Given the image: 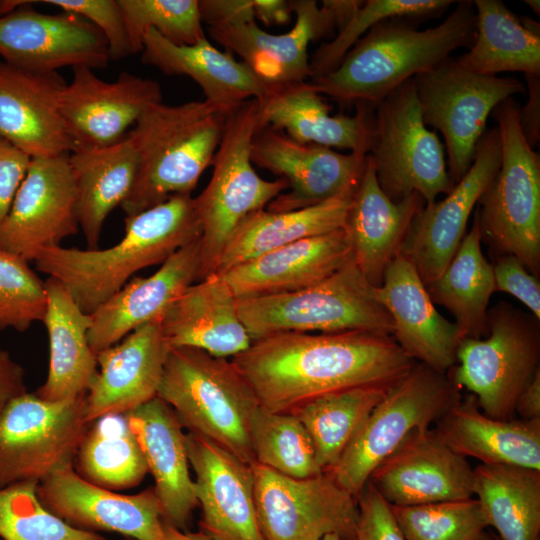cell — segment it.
<instances>
[{
	"label": "cell",
	"instance_id": "obj_1",
	"mask_svg": "<svg viewBox=\"0 0 540 540\" xmlns=\"http://www.w3.org/2000/svg\"><path fill=\"white\" fill-rule=\"evenodd\" d=\"M231 361L260 406L275 413L344 389L392 384L416 363L391 335L363 331L270 334Z\"/></svg>",
	"mask_w": 540,
	"mask_h": 540
},
{
	"label": "cell",
	"instance_id": "obj_2",
	"mask_svg": "<svg viewBox=\"0 0 540 540\" xmlns=\"http://www.w3.org/2000/svg\"><path fill=\"white\" fill-rule=\"evenodd\" d=\"M200 235L194 198L175 195L125 217V234L112 247L41 248L36 251L33 262L38 271L60 281L80 309L90 315L137 271L164 263Z\"/></svg>",
	"mask_w": 540,
	"mask_h": 540
},
{
	"label": "cell",
	"instance_id": "obj_3",
	"mask_svg": "<svg viewBox=\"0 0 540 540\" xmlns=\"http://www.w3.org/2000/svg\"><path fill=\"white\" fill-rule=\"evenodd\" d=\"M440 24L418 30L401 18L374 25L329 74L310 84L341 103L375 105L416 75L429 71L476 35L473 1L456 2Z\"/></svg>",
	"mask_w": 540,
	"mask_h": 540
},
{
	"label": "cell",
	"instance_id": "obj_4",
	"mask_svg": "<svg viewBox=\"0 0 540 540\" xmlns=\"http://www.w3.org/2000/svg\"><path fill=\"white\" fill-rule=\"evenodd\" d=\"M231 109L209 101L149 107L127 133L137 156L134 185L122 203L126 217L175 195H191L212 164Z\"/></svg>",
	"mask_w": 540,
	"mask_h": 540
},
{
	"label": "cell",
	"instance_id": "obj_5",
	"mask_svg": "<svg viewBox=\"0 0 540 540\" xmlns=\"http://www.w3.org/2000/svg\"><path fill=\"white\" fill-rule=\"evenodd\" d=\"M157 396L189 433L246 464L255 463L251 425L260 404L231 360L195 348H171Z\"/></svg>",
	"mask_w": 540,
	"mask_h": 540
},
{
	"label": "cell",
	"instance_id": "obj_6",
	"mask_svg": "<svg viewBox=\"0 0 540 540\" xmlns=\"http://www.w3.org/2000/svg\"><path fill=\"white\" fill-rule=\"evenodd\" d=\"M494 115L501 141L500 167L475 211L481 241L495 255L516 256L540 273V157L526 141L519 106L509 98Z\"/></svg>",
	"mask_w": 540,
	"mask_h": 540
},
{
	"label": "cell",
	"instance_id": "obj_7",
	"mask_svg": "<svg viewBox=\"0 0 540 540\" xmlns=\"http://www.w3.org/2000/svg\"><path fill=\"white\" fill-rule=\"evenodd\" d=\"M238 315L252 340L280 332L393 334L391 316L352 260L309 287L237 299Z\"/></svg>",
	"mask_w": 540,
	"mask_h": 540
},
{
	"label": "cell",
	"instance_id": "obj_8",
	"mask_svg": "<svg viewBox=\"0 0 540 540\" xmlns=\"http://www.w3.org/2000/svg\"><path fill=\"white\" fill-rule=\"evenodd\" d=\"M257 112V99L246 100L228 112L211 178L194 198L201 227L200 280L216 272L226 243L240 222L288 188L283 178L265 180L253 168L251 146L258 130Z\"/></svg>",
	"mask_w": 540,
	"mask_h": 540
},
{
	"label": "cell",
	"instance_id": "obj_9",
	"mask_svg": "<svg viewBox=\"0 0 540 540\" xmlns=\"http://www.w3.org/2000/svg\"><path fill=\"white\" fill-rule=\"evenodd\" d=\"M461 399L448 374L416 362L391 385L329 470L356 499L374 469L413 432L429 429Z\"/></svg>",
	"mask_w": 540,
	"mask_h": 540
},
{
	"label": "cell",
	"instance_id": "obj_10",
	"mask_svg": "<svg viewBox=\"0 0 540 540\" xmlns=\"http://www.w3.org/2000/svg\"><path fill=\"white\" fill-rule=\"evenodd\" d=\"M489 336L460 341L451 381L476 398L487 416L510 420L523 389L539 367V319L507 302L487 312Z\"/></svg>",
	"mask_w": 540,
	"mask_h": 540
},
{
	"label": "cell",
	"instance_id": "obj_11",
	"mask_svg": "<svg viewBox=\"0 0 540 540\" xmlns=\"http://www.w3.org/2000/svg\"><path fill=\"white\" fill-rule=\"evenodd\" d=\"M368 155L393 202L417 193L429 204L454 187L444 146L424 123L413 78L373 106Z\"/></svg>",
	"mask_w": 540,
	"mask_h": 540
},
{
	"label": "cell",
	"instance_id": "obj_12",
	"mask_svg": "<svg viewBox=\"0 0 540 540\" xmlns=\"http://www.w3.org/2000/svg\"><path fill=\"white\" fill-rule=\"evenodd\" d=\"M413 81L424 123L444 137L454 185L471 167L490 113L501 102L525 92L516 78L477 74L450 57Z\"/></svg>",
	"mask_w": 540,
	"mask_h": 540
},
{
	"label": "cell",
	"instance_id": "obj_13",
	"mask_svg": "<svg viewBox=\"0 0 540 540\" xmlns=\"http://www.w3.org/2000/svg\"><path fill=\"white\" fill-rule=\"evenodd\" d=\"M86 395L52 402L26 392L8 404L0 415V489L40 483L73 463L92 424L85 418Z\"/></svg>",
	"mask_w": 540,
	"mask_h": 540
},
{
	"label": "cell",
	"instance_id": "obj_14",
	"mask_svg": "<svg viewBox=\"0 0 540 540\" xmlns=\"http://www.w3.org/2000/svg\"><path fill=\"white\" fill-rule=\"evenodd\" d=\"M258 522L264 540H354L357 499L328 471L292 478L252 464Z\"/></svg>",
	"mask_w": 540,
	"mask_h": 540
},
{
	"label": "cell",
	"instance_id": "obj_15",
	"mask_svg": "<svg viewBox=\"0 0 540 540\" xmlns=\"http://www.w3.org/2000/svg\"><path fill=\"white\" fill-rule=\"evenodd\" d=\"M500 162L501 141L496 127L484 132L471 167L446 197L425 204L415 215L401 253L414 265L425 286L450 263L466 235L470 215L496 176Z\"/></svg>",
	"mask_w": 540,
	"mask_h": 540
},
{
	"label": "cell",
	"instance_id": "obj_16",
	"mask_svg": "<svg viewBox=\"0 0 540 540\" xmlns=\"http://www.w3.org/2000/svg\"><path fill=\"white\" fill-rule=\"evenodd\" d=\"M69 153L31 158L10 210L0 223V247L27 262L41 248L79 232Z\"/></svg>",
	"mask_w": 540,
	"mask_h": 540
},
{
	"label": "cell",
	"instance_id": "obj_17",
	"mask_svg": "<svg viewBox=\"0 0 540 540\" xmlns=\"http://www.w3.org/2000/svg\"><path fill=\"white\" fill-rule=\"evenodd\" d=\"M367 154H341L329 147L302 144L269 127L256 131L251 161L288 183L267 205L270 212H288L320 204L353 191Z\"/></svg>",
	"mask_w": 540,
	"mask_h": 540
},
{
	"label": "cell",
	"instance_id": "obj_18",
	"mask_svg": "<svg viewBox=\"0 0 540 540\" xmlns=\"http://www.w3.org/2000/svg\"><path fill=\"white\" fill-rule=\"evenodd\" d=\"M24 1L0 16V56L16 67L57 72L70 66L105 68L110 57L102 32L88 20L71 13L45 14Z\"/></svg>",
	"mask_w": 540,
	"mask_h": 540
},
{
	"label": "cell",
	"instance_id": "obj_19",
	"mask_svg": "<svg viewBox=\"0 0 540 540\" xmlns=\"http://www.w3.org/2000/svg\"><path fill=\"white\" fill-rule=\"evenodd\" d=\"M37 495L48 511L75 529L116 532L135 540H166L153 487L135 495L118 494L86 481L70 463L41 481Z\"/></svg>",
	"mask_w": 540,
	"mask_h": 540
},
{
	"label": "cell",
	"instance_id": "obj_20",
	"mask_svg": "<svg viewBox=\"0 0 540 540\" xmlns=\"http://www.w3.org/2000/svg\"><path fill=\"white\" fill-rule=\"evenodd\" d=\"M72 71L60 110L73 151L118 143L149 107L162 102L155 80L122 72L117 80L106 82L87 66Z\"/></svg>",
	"mask_w": 540,
	"mask_h": 540
},
{
	"label": "cell",
	"instance_id": "obj_21",
	"mask_svg": "<svg viewBox=\"0 0 540 540\" xmlns=\"http://www.w3.org/2000/svg\"><path fill=\"white\" fill-rule=\"evenodd\" d=\"M296 22L284 34L262 30L253 19L208 25L209 35L234 52L252 72L271 87L305 82L312 77L307 48L311 41L331 35L338 22L326 1H292Z\"/></svg>",
	"mask_w": 540,
	"mask_h": 540
},
{
	"label": "cell",
	"instance_id": "obj_22",
	"mask_svg": "<svg viewBox=\"0 0 540 540\" xmlns=\"http://www.w3.org/2000/svg\"><path fill=\"white\" fill-rule=\"evenodd\" d=\"M369 482L393 506L473 497V468L432 429L411 433L371 473Z\"/></svg>",
	"mask_w": 540,
	"mask_h": 540
},
{
	"label": "cell",
	"instance_id": "obj_23",
	"mask_svg": "<svg viewBox=\"0 0 540 540\" xmlns=\"http://www.w3.org/2000/svg\"><path fill=\"white\" fill-rule=\"evenodd\" d=\"M185 440L202 510L200 531L211 540H264L252 465L202 436L188 432Z\"/></svg>",
	"mask_w": 540,
	"mask_h": 540
},
{
	"label": "cell",
	"instance_id": "obj_24",
	"mask_svg": "<svg viewBox=\"0 0 540 540\" xmlns=\"http://www.w3.org/2000/svg\"><path fill=\"white\" fill-rule=\"evenodd\" d=\"M67 83L58 72L22 69L0 60V139L30 158L71 153L61 115Z\"/></svg>",
	"mask_w": 540,
	"mask_h": 540
},
{
	"label": "cell",
	"instance_id": "obj_25",
	"mask_svg": "<svg viewBox=\"0 0 540 540\" xmlns=\"http://www.w3.org/2000/svg\"><path fill=\"white\" fill-rule=\"evenodd\" d=\"M375 294L391 316L392 336L401 349L414 361L447 374L456 364L458 328L437 311L416 268L402 253L386 268Z\"/></svg>",
	"mask_w": 540,
	"mask_h": 540
},
{
	"label": "cell",
	"instance_id": "obj_26",
	"mask_svg": "<svg viewBox=\"0 0 540 540\" xmlns=\"http://www.w3.org/2000/svg\"><path fill=\"white\" fill-rule=\"evenodd\" d=\"M161 318L96 354L99 370L86 395V421L125 414L157 396L170 347Z\"/></svg>",
	"mask_w": 540,
	"mask_h": 540
},
{
	"label": "cell",
	"instance_id": "obj_27",
	"mask_svg": "<svg viewBox=\"0 0 540 540\" xmlns=\"http://www.w3.org/2000/svg\"><path fill=\"white\" fill-rule=\"evenodd\" d=\"M200 280V238L172 254L148 277L131 278L90 314L88 341L95 354L138 327L161 318L190 285Z\"/></svg>",
	"mask_w": 540,
	"mask_h": 540
},
{
	"label": "cell",
	"instance_id": "obj_28",
	"mask_svg": "<svg viewBox=\"0 0 540 540\" xmlns=\"http://www.w3.org/2000/svg\"><path fill=\"white\" fill-rule=\"evenodd\" d=\"M125 415L153 476L164 524L188 531L198 502L182 425L158 396Z\"/></svg>",
	"mask_w": 540,
	"mask_h": 540
},
{
	"label": "cell",
	"instance_id": "obj_29",
	"mask_svg": "<svg viewBox=\"0 0 540 540\" xmlns=\"http://www.w3.org/2000/svg\"><path fill=\"white\" fill-rule=\"evenodd\" d=\"M424 205L417 193L400 202L389 199L367 154L343 229L354 263L373 286L381 284L386 268L401 253L412 220Z\"/></svg>",
	"mask_w": 540,
	"mask_h": 540
},
{
	"label": "cell",
	"instance_id": "obj_30",
	"mask_svg": "<svg viewBox=\"0 0 540 540\" xmlns=\"http://www.w3.org/2000/svg\"><path fill=\"white\" fill-rule=\"evenodd\" d=\"M352 260L346 233L340 228L269 251L221 275L237 299L251 298L309 287Z\"/></svg>",
	"mask_w": 540,
	"mask_h": 540
},
{
	"label": "cell",
	"instance_id": "obj_31",
	"mask_svg": "<svg viewBox=\"0 0 540 540\" xmlns=\"http://www.w3.org/2000/svg\"><path fill=\"white\" fill-rule=\"evenodd\" d=\"M170 348L189 347L228 358L252 343L237 310V298L219 273L190 285L161 316Z\"/></svg>",
	"mask_w": 540,
	"mask_h": 540
},
{
	"label": "cell",
	"instance_id": "obj_32",
	"mask_svg": "<svg viewBox=\"0 0 540 540\" xmlns=\"http://www.w3.org/2000/svg\"><path fill=\"white\" fill-rule=\"evenodd\" d=\"M257 101L258 130L269 127L302 144L368 154L373 105L357 103L355 116H332L310 82L272 87Z\"/></svg>",
	"mask_w": 540,
	"mask_h": 540
},
{
	"label": "cell",
	"instance_id": "obj_33",
	"mask_svg": "<svg viewBox=\"0 0 540 540\" xmlns=\"http://www.w3.org/2000/svg\"><path fill=\"white\" fill-rule=\"evenodd\" d=\"M141 61L169 76L190 77L206 101L228 109L249 99L260 100L272 89L245 63L217 49L206 37L192 45H176L151 29L143 39Z\"/></svg>",
	"mask_w": 540,
	"mask_h": 540
},
{
	"label": "cell",
	"instance_id": "obj_34",
	"mask_svg": "<svg viewBox=\"0 0 540 540\" xmlns=\"http://www.w3.org/2000/svg\"><path fill=\"white\" fill-rule=\"evenodd\" d=\"M437 436L480 464L540 470V419L499 420L485 415L474 395L460 399L436 422Z\"/></svg>",
	"mask_w": 540,
	"mask_h": 540
},
{
	"label": "cell",
	"instance_id": "obj_35",
	"mask_svg": "<svg viewBox=\"0 0 540 540\" xmlns=\"http://www.w3.org/2000/svg\"><path fill=\"white\" fill-rule=\"evenodd\" d=\"M47 307L42 322L49 339L48 376L34 393L43 400L63 401L87 394L98 372L88 341L91 317L57 279L45 281Z\"/></svg>",
	"mask_w": 540,
	"mask_h": 540
},
{
	"label": "cell",
	"instance_id": "obj_36",
	"mask_svg": "<svg viewBox=\"0 0 540 540\" xmlns=\"http://www.w3.org/2000/svg\"><path fill=\"white\" fill-rule=\"evenodd\" d=\"M76 189L80 229L87 249L99 247L107 216L128 197L138 171V156L128 137L102 147L78 149L69 153Z\"/></svg>",
	"mask_w": 540,
	"mask_h": 540
},
{
	"label": "cell",
	"instance_id": "obj_37",
	"mask_svg": "<svg viewBox=\"0 0 540 540\" xmlns=\"http://www.w3.org/2000/svg\"><path fill=\"white\" fill-rule=\"evenodd\" d=\"M354 191L298 210L262 209L249 214L226 243L216 273L296 241L343 228Z\"/></svg>",
	"mask_w": 540,
	"mask_h": 540
},
{
	"label": "cell",
	"instance_id": "obj_38",
	"mask_svg": "<svg viewBox=\"0 0 540 540\" xmlns=\"http://www.w3.org/2000/svg\"><path fill=\"white\" fill-rule=\"evenodd\" d=\"M476 35L469 51L456 58L477 74L496 76L502 72H523L540 76L539 24L522 22L500 0L473 1Z\"/></svg>",
	"mask_w": 540,
	"mask_h": 540
},
{
	"label": "cell",
	"instance_id": "obj_39",
	"mask_svg": "<svg viewBox=\"0 0 540 540\" xmlns=\"http://www.w3.org/2000/svg\"><path fill=\"white\" fill-rule=\"evenodd\" d=\"M426 289L434 304L453 315L461 340L481 338L488 332V304L495 284L492 264L481 249L476 214L450 263Z\"/></svg>",
	"mask_w": 540,
	"mask_h": 540
},
{
	"label": "cell",
	"instance_id": "obj_40",
	"mask_svg": "<svg viewBox=\"0 0 540 540\" xmlns=\"http://www.w3.org/2000/svg\"><path fill=\"white\" fill-rule=\"evenodd\" d=\"M474 495L500 540H539L540 470L479 464L473 468Z\"/></svg>",
	"mask_w": 540,
	"mask_h": 540
},
{
	"label": "cell",
	"instance_id": "obj_41",
	"mask_svg": "<svg viewBox=\"0 0 540 540\" xmlns=\"http://www.w3.org/2000/svg\"><path fill=\"white\" fill-rule=\"evenodd\" d=\"M73 467L86 481L112 491L135 487L148 473L125 414H108L92 422Z\"/></svg>",
	"mask_w": 540,
	"mask_h": 540
},
{
	"label": "cell",
	"instance_id": "obj_42",
	"mask_svg": "<svg viewBox=\"0 0 540 540\" xmlns=\"http://www.w3.org/2000/svg\"><path fill=\"white\" fill-rule=\"evenodd\" d=\"M392 384L358 386L332 392L290 412L299 418L308 431L317 462L324 471L337 463Z\"/></svg>",
	"mask_w": 540,
	"mask_h": 540
},
{
	"label": "cell",
	"instance_id": "obj_43",
	"mask_svg": "<svg viewBox=\"0 0 540 540\" xmlns=\"http://www.w3.org/2000/svg\"><path fill=\"white\" fill-rule=\"evenodd\" d=\"M255 463L292 478H307L324 470L312 439L294 413H275L261 406L251 425Z\"/></svg>",
	"mask_w": 540,
	"mask_h": 540
},
{
	"label": "cell",
	"instance_id": "obj_44",
	"mask_svg": "<svg viewBox=\"0 0 540 540\" xmlns=\"http://www.w3.org/2000/svg\"><path fill=\"white\" fill-rule=\"evenodd\" d=\"M391 509L405 540H493L473 497Z\"/></svg>",
	"mask_w": 540,
	"mask_h": 540
},
{
	"label": "cell",
	"instance_id": "obj_45",
	"mask_svg": "<svg viewBox=\"0 0 540 540\" xmlns=\"http://www.w3.org/2000/svg\"><path fill=\"white\" fill-rule=\"evenodd\" d=\"M453 3V0L363 1L334 39L315 52L310 62L312 78L325 76L335 70L362 34L379 22L392 18L419 20L438 17Z\"/></svg>",
	"mask_w": 540,
	"mask_h": 540
},
{
	"label": "cell",
	"instance_id": "obj_46",
	"mask_svg": "<svg viewBox=\"0 0 540 540\" xmlns=\"http://www.w3.org/2000/svg\"><path fill=\"white\" fill-rule=\"evenodd\" d=\"M37 482L0 489V537L4 540H108L75 529L48 511L37 495Z\"/></svg>",
	"mask_w": 540,
	"mask_h": 540
},
{
	"label": "cell",
	"instance_id": "obj_47",
	"mask_svg": "<svg viewBox=\"0 0 540 540\" xmlns=\"http://www.w3.org/2000/svg\"><path fill=\"white\" fill-rule=\"evenodd\" d=\"M132 54L142 51L153 29L176 45H192L206 37L197 0H118Z\"/></svg>",
	"mask_w": 540,
	"mask_h": 540
},
{
	"label": "cell",
	"instance_id": "obj_48",
	"mask_svg": "<svg viewBox=\"0 0 540 540\" xmlns=\"http://www.w3.org/2000/svg\"><path fill=\"white\" fill-rule=\"evenodd\" d=\"M46 307L45 283L29 262L0 247V330L26 331L42 322Z\"/></svg>",
	"mask_w": 540,
	"mask_h": 540
},
{
	"label": "cell",
	"instance_id": "obj_49",
	"mask_svg": "<svg viewBox=\"0 0 540 540\" xmlns=\"http://www.w3.org/2000/svg\"><path fill=\"white\" fill-rule=\"evenodd\" d=\"M64 12L77 14L97 27L104 35L110 60L132 54L126 23L118 0H44Z\"/></svg>",
	"mask_w": 540,
	"mask_h": 540
},
{
	"label": "cell",
	"instance_id": "obj_50",
	"mask_svg": "<svg viewBox=\"0 0 540 540\" xmlns=\"http://www.w3.org/2000/svg\"><path fill=\"white\" fill-rule=\"evenodd\" d=\"M357 505L354 540H405L391 505L369 481L357 497Z\"/></svg>",
	"mask_w": 540,
	"mask_h": 540
},
{
	"label": "cell",
	"instance_id": "obj_51",
	"mask_svg": "<svg viewBox=\"0 0 540 540\" xmlns=\"http://www.w3.org/2000/svg\"><path fill=\"white\" fill-rule=\"evenodd\" d=\"M495 291L506 292L522 302L540 320V283L514 255H496L492 264Z\"/></svg>",
	"mask_w": 540,
	"mask_h": 540
},
{
	"label": "cell",
	"instance_id": "obj_52",
	"mask_svg": "<svg viewBox=\"0 0 540 540\" xmlns=\"http://www.w3.org/2000/svg\"><path fill=\"white\" fill-rule=\"evenodd\" d=\"M31 158L0 139V223L8 214Z\"/></svg>",
	"mask_w": 540,
	"mask_h": 540
},
{
	"label": "cell",
	"instance_id": "obj_53",
	"mask_svg": "<svg viewBox=\"0 0 540 540\" xmlns=\"http://www.w3.org/2000/svg\"><path fill=\"white\" fill-rule=\"evenodd\" d=\"M202 22L208 25L236 19H255L253 0L198 1Z\"/></svg>",
	"mask_w": 540,
	"mask_h": 540
},
{
	"label": "cell",
	"instance_id": "obj_54",
	"mask_svg": "<svg viewBox=\"0 0 540 540\" xmlns=\"http://www.w3.org/2000/svg\"><path fill=\"white\" fill-rule=\"evenodd\" d=\"M24 369L0 348V415L8 404L27 392Z\"/></svg>",
	"mask_w": 540,
	"mask_h": 540
},
{
	"label": "cell",
	"instance_id": "obj_55",
	"mask_svg": "<svg viewBox=\"0 0 540 540\" xmlns=\"http://www.w3.org/2000/svg\"><path fill=\"white\" fill-rule=\"evenodd\" d=\"M528 101L519 107V121L528 144L535 146L540 137V76L526 75Z\"/></svg>",
	"mask_w": 540,
	"mask_h": 540
},
{
	"label": "cell",
	"instance_id": "obj_56",
	"mask_svg": "<svg viewBox=\"0 0 540 540\" xmlns=\"http://www.w3.org/2000/svg\"><path fill=\"white\" fill-rule=\"evenodd\" d=\"M255 19L258 18L266 26L281 25L289 22L292 1L285 0H253Z\"/></svg>",
	"mask_w": 540,
	"mask_h": 540
},
{
	"label": "cell",
	"instance_id": "obj_57",
	"mask_svg": "<svg viewBox=\"0 0 540 540\" xmlns=\"http://www.w3.org/2000/svg\"><path fill=\"white\" fill-rule=\"evenodd\" d=\"M515 413L523 420L540 419V369L519 395Z\"/></svg>",
	"mask_w": 540,
	"mask_h": 540
},
{
	"label": "cell",
	"instance_id": "obj_58",
	"mask_svg": "<svg viewBox=\"0 0 540 540\" xmlns=\"http://www.w3.org/2000/svg\"><path fill=\"white\" fill-rule=\"evenodd\" d=\"M166 540H211L208 536L199 532L181 531L164 524Z\"/></svg>",
	"mask_w": 540,
	"mask_h": 540
},
{
	"label": "cell",
	"instance_id": "obj_59",
	"mask_svg": "<svg viewBox=\"0 0 540 540\" xmlns=\"http://www.w3.org/2000/svg\"><path fill=\"white\" fill-rule=\"evenodd\" d=\"M526 5H528L537 15L540 14V2L539 0H524Z\"/></svg>",
	"mask_w": 540,
	"mask_h": 540
},
{
	"label": "cell",
	"instance_id": "obj_60",
	"mask_svg": "<svg viewBox=\"0 0 540 540\" xmlns=\"http://www.w3.org/2000/svg\"><path fill=\"white\" fill-rule=\"evenodd\" d=\"M321 540H343V539L337 534H327Z\"/></svg>",
	"mask_w": 540,
	"mask_h": 540
},
{
	"label": "cell",
	"instance_id": "obj_61",
	"mask_svg": "<svg viewBox=\"0 0 540 540\" xmlns=\"http://www.w3.org/2000/svg\"><path fill=\"white\" fill-rule=\"evenodd\" d=\"M127 540H135V539H131V538H129V539H127Z\"/></svg>",
	"mask_w": 540,
	"mask_h": 540
}]
</instances>
